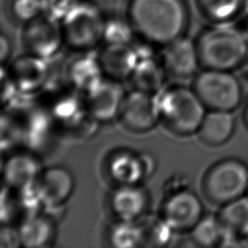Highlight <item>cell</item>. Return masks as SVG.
Listing matches in <instances>:
<instances>
[{
	"mask_svg": "<svg viewBox=\"0 0 248 248\" xmlns=\"http://www.w3.org/2000/svg\"><path fill=\"white\" fill-rule=\"evenodd\" d=\"M123 127L133 133H146L154 129L160 120L157 94L134 89L127 93L119 112Z\"/></svg>",
	"mask_w": 248,
	"mask_h": 248,
	"instance_id": "obj_10",
	"label": "cell"
},
{
	"mask_svg": "<svg viewBox=\"0 0 248 248\" xmlns=\"http://www.w3.org/2000/svg\"><path fill=\"white\" fill-rule=\"evenodd\" d=\"M242 22H243V25L241 26V28L244 30V32L247 34L248 36V12L246 13V15L241 18Z\"/></svg>",
	"mask_w": 248,
	"mask_h": 248,
	"instance_id": "obj_34",
	"label": "cell"
},
{
	"mask_svg": "<svg viewBox=\"0 0 248 248\" xmlns=\"http://www.w3.org/2000/svg\"><path fill=\"white\" fill-rule=\"evenodd\" d=\"M75 1L76 0H41L42 14L61 21Z\"/></svg>",
	"mask_w": 248,
	"mask_h": 248,
	"instance_id": "obj_30",
	"label": "cell"
},
{
	"mask_svg": "<svg viewBox=\"0 0 248 248\" xmlns=\"http://www.w3.org/2000/svg\"><path fill=\"white\" fill-rule=\"evenodd\" d=\"M7 18L16 24H25L42 14L41 0H5Z\"/></svg>",
	"mask_w": 248,
	"mask_h": 248,
	"instance_id": "obj_29",
	"label": "cell"
},
{
	"mask_svg": "<svg viewBox=\"0 0 248 248\" xmlns=\"http://www.w3.org/2000/svg\"><path fill=\"white\" fill-rule=\"evenodd\" d=\"M46 109L54 125L68 132L86 133L87 124L97 122L87 110L84 95L71 87L51 94Z\"/></svg>",
	"mask_w": 248,
	"mask_h": 248,
	"instance_id": "obj_8",
	"label": "cell"
},
{
	"mask_svg": "<svg viewBox=\"0 0 248 248\" xmlns=\"http://www.w3.org/2000/svg\"><path fill=\"white\" fill-rule=\"evenodd\" d=\"M46 60L26 52L11 64L8 73L18 92L31 95L46 87L50 75Z\"/></svg>",
	"mask_w": 248,
	"mask_h": 248,
	"instance_id": "obj_14",
	"label": "cell"
},
{
	"mask_svg": "<svg viewBox=\"0 0 248 248\" xmlns=\"http://www.w3.org/2000/svg\"><path fill=\"white\" fill-rule=\"evenodd\" d=\"M98 59L105 78L120 82L130 78L139 60L133 44H104Z\"/></svg>",
	"mask_w": 248,
	"mask_h": 248,
	"instance_id": "obj_18",
	"label": "cell"
},
{
	"mask_svg": "<svg viewBox=\"0 0 248 248\" xmlns=\"http://www.w3.org/2000/svg\"><path fill=\"white\" fill-rule=\"evenodd\" d=\"M1 247H17L21 246L17 226L2 225L0 232Z\"/></svg>",
	"mask_w": 248,
	"mask_h": 248,
	"instance_id": "obj_31",
	"label": "cell"
},
{
	"mask_svg": "<svg viewBox=\"0 0 248 248\" xmlns=\"http://www.w3.org/2000/svg\"><path fill=\"white\" fill-rule=\"evenodd\" d=\"M242 119H243V123L246 126V128L248 129V103L245 106L244 109H243V113H242Z\"/></svg>",
	"mask_w": 248,
	"mask_h": 248,
	"instance_id": "obj_33",
	"label": "cell"
},
{
	"mask_svg": "<svg viewBox=\"0 0 248 248\" xmlns=\"http://www.w3.org/2000/svg\"><path fill=\"white\" fill-rule=\"evenodd\" d=\"M106 16L89 0H76L61 20L64 43L78 52L91 51L103 43Z\"/></svg>",
	"mask_w": 248,
	"mask_h": 248,
	"instance_id": "obj_4",
	"label": "cell"
},
{
	"mask_svg": "<svg viewBox=\"0 0 248 248\" xmlns=\"http://www.w3.org/2000/svg\"><path fill=\"white\" fill-rule=\"evenodd\" d=\"M35 188L43 207L63 206L74 192L75 179L68 169L52 166L42 170Z\"/></svg>",
	"mask_w": 248,
	"mask_h": 248,
	"instance_id": "obj_15",
	"label": "cell"
},
{
	"mask_svg": "<svg viewBox=\"0 0 248 248\" xmlns=\"http://www.w3.org/2000/svg\"><path fill=\"white\" fill-rule=\"evenodd\" d=\"M157 101L160 120L170 132L180 137L198 133L207 108L193 88L183 85L163 88Z\"/></svg>",
	"mask_w": 248,
	"mask_h": 248,
	"instance_id": "obj_3",
	"label": "cell"
},
{
	"mask_svg": "<svg viewBox=\"0 0 248 248\" xmlns=\"http://www.w3.org/2000/svg\"><path fill=\"white\" fill-rule=\"evenodd\" d=\"M142 235V246L163 247L168 245L174 232L160 215L144 214L138 220Z\"/></svg>",
	"mask_w": 248,
	"mask_h": 248,
	"instance_id": "obj_26",
	"label": "cell"
},
{
	"mask_svg": "<svg viewBox=\"0 0 248 248\" xmlns=\"http://www.w3.org/2000/svg\"><path fill=\"white\" fill-rule=\"evenodd\" d=\"M17 229L20 244L26 248L49 247L55 240V219L44 210L22 221Z\"/></svg>",
	"mask_w": 248,
	"mask_h": 248,
	"instance_id": "obj_20",
	"label": "cell"
},
{
	"mask_svg": "<svg viewBox=\"0 0 248 248\" xmlns=\"http://www.w3.org/2000/svg\"><path fill=\"white\" fill-rule=\"evenodd\" d=\"M161 61L169 76L175 78L193 77L201 61L195 40L182 36L163 46Z\"/></svg>",
	"mask_w": 248,
	"mask_h": 248,
	"instance_id": "obj_13",
	"label": "cell"
},
{
	"mask_svg": "<svg viewBox=\"0 0 248 248\" xmlns=\"http://www.w3.org/2000/svg\"><path fill=\"white\" fill-rule=\"evenodd\" d=\"M203 215L202 200L188 187L168 194L162 203L161 216L174 232H190Z\"/></svg>",
	"mask_w": 248,
	"mask_h": 248,
	"instance_id": "obj_9",
	"label": "cell"
},
{
	"mask_svg": "<svg viewBox=\"0 0 248 248\" xmlns=\"http://www.w3.org/2000/svg\"><path fill=\"white\" fill-rule=\"evenodd\" d=\"M42 170L41 162L32 150L11 153L2 164L4 186L14 189L34 186Z\"/></svg>",
	"mask_w": 248,
	"mask_h": 248,
	"instance_id": "obj_16",
	"label": "cell"
},
{
	"mask_svg": "<svg viewBox=\"0 0 248 248\" xmlns=\"http://www.w3.org/2000/svg\"><path fill=\"white\" fill-rule=\"evenodd\" d=\"M191 241L203 248L223 245L225 233L220 220L214 214H204L189 232Z\"/></svg>",
	"mask_w": 248,
	"mask_h": 248,
	"instance_id": "obj_25",
	"label": "cell"
},
{
	"mask_svg": "<svg viewBox=\"0 0 248 248\" xmlns=\"http://www.w3.org/2000/svg\"><path fill=\"white\" fill-rule=\"evenodd\" d=\"M167 75L162 61L150 56L139 58L129 79L134 89L158 94L164 88Z\"/></svg>",
	"mask_w": 248,
	"mask_h": 248,
	"instance_id": "obj_24",
	"label": "cell"
},
{
	"mask_svg": "<svg viewBox=\"0 0 248 248\" xmlns=\"http://www.w3.org/2000/svg\"><path fill=\"white\" fill-rule=\"evenodd\" d=\"M136 37L135 29L127 16H121L112 15L106 16L103 44H132Z\"/></svg>",
	"mask_w": 248,
	"mask_h": 248,
	"instance_id": "obj_28",
	"label": "cell"
},
{
	"mask_svg": "<svg viewBox=\"0 0 248 248\" xmlns=\"http://www.w3.org/2000/svg\"><path fill=\"white\" fill-rule=\"evenodd\" d=\"M12 53V42L10 38L4 33H1L0 36V61L1 64L4 65L6 61L9 59Z\"/></svg>",
	"mask_w": 248,
	"mask_h": 248,
	"instance_id": "obj_32",
	"label": "cell"
},
{
	"mask_svg": "<svg viewBox=\"0 0 248 248\" xmlns=\"http://www.w3.org/2000/svg\"><path fill=\"white\" fill-rule=\"evenodd\" d=\"M246 242H247V243H248V237H247V239H246Z\"/></svg>",
	"mask_w": 248,
	"mask_h": 248,
	"instance_id": "obj_35",
	"label": "cell"
},
{
	"mask_svg": "<svg viewBox=\"0 0 248 248\" xmlns=\"http://www.w3.org/2000/svg\"><path fill=\"white\" fill-rule=\"evenodd\" d=\"M246 195H247V196H248V189H247V194H246Z\"/></svg>",
	"mask_w": 248,
	"mask_h": 248,
	"instance_id": "obj_36",
	"label": "cell"
},
{
	"mask_svg": "<svg viewBox=\"0 0 248 248\" xmlns=\"http://www.w3.org/2000/svg\"><path fill=\"white\" fill-rule=\"evenodd\" d=\"M148 194L141 185H120L110 193L108 207L115 220L138 221L147 212Z\"/></svg>",
	"mask_w": 248,
	"mask_h": 248,
	"instance_id": "obj_17",
	"label": "cell"
},
{
	"mask_svg": "<svg viewBox=\"0 0 248 248\" xmlns=\"http://www.w3.org/2000/svg\"><path fill=\"white\" fill-rule=\"evenodd\" d=\"M21 42L27 53L44 59L53 57L65 44L61 21L39 15L22 25Z\"/></svg>",
	"mask_w": 248,
	"mask_h": 248,
	"instance_id": "obj_7",
	"label": "cell"
},
{
	"mask_svg": "<svg viewBox=\"0 0 248 248\" xmlns=\"http://www.w3.org/2000/svg\"><path fill=\"white\" fill-rule=\"evenodd\" d=\"M236 128V118L233 111H206L198 131L201 140L211 147L227 143L233 136Z\"/></svg>",
	"mask_w": 248,
	"mask_h": 248,
	"instance_id": "obj_22",
	"label": "cell"
},
{
	"mask_svg": "<svg viewBox=\"0 0 248 248\" xmlns=\"http://www.w3.org/2000/svg\"><path fill=\"white\" fill-rule=\"evenodd\" d=\"M154 168V160L149 154L129 149L115 151L107 164L108 177L116 186L140 185L153 173Z\"/></svg>",
	"mask_w": 248,
	"mask_h": 248,
	"instance_id": "obj_11",
	"label": "cell"
},
{
	"mask_svg": "<svg viewBox=\"0 0 248 248\" xmlns=\"http://www.w3.org/2000/svg\"><path fill=\"white\" fill-rule=\"evenodd\" d=\"M195 42L203 69L232 72L248 62V36L235 23H209Z\"/></svg>",
	"mask_w": 248,
	"mask_h": 248,
	"instance_id": "obj_2",
	"label": "cell"
},
{
	"mask_svg": "<svg viewBox=\"0 0 248 248\" xmlns=\"http://www.w3.org/2000/svg\"><path fill=\"white\" fill-rule=\"evenodd\" d=\"M194 4L208 23H235L248 12V0H194Z\"/></svg>",
	"mask_w": 248,
	"mask_h": 248,
	"instance_id": "obj_23",
	"label": "cell"
},
{
	"mask_svg": "<svg viewBox=\"0 0 248 248\" xmlns=\"http://www.w3.org/2000/svg\"><path fill=\"white\" fill-rule=\"evenodd\" d=\"M223 227L226 242L246 241L248 237V196L245 195L222 206L217 213Z\"/></svg>",
	"mask_w": 248,
	"mask_h": 248,
	"instance_id": "obj_21",
	"label": "cell"
},
{
	"mask_svg": "<svg viewBox=\"0 0 248 248\" xmlns=\"http://www.w3.org/2000/svg\"><path fill=\"white\" fill-rule=\"evenodd\" d=\"M202 189L205 199L219 206L245 196L248 189L247 164L234 157L215 162L205 171Z\"/></svg>",
	"mask_w": 248,
	"mask_h": 248,
	"instance_id": "obj_5",
	"label": "cell"
},
{
	"mask_svg": "<svg viewBox=\"0 0 248 248\" xmlns=\"http://www.w3.org/2000/svg\"><path fill=\"white\" fill-rule=\"evenodd\" d=\"M108 244L116 248L142 246V235L138 221L115 220L108 232Z\"/></svg>",
	"mask_w": 248,
	"mask_h": 248,
	"instance_id": "obj_27",
	"label": "cell"
},
{
	"mask_svg": "<svg viewBox=\"0 0 248 248\" xmlns=\"http://www.w3.org/2000/svg\"><path fill=\"white\" fill-rule=\"evenodd\" d=\"M186 0H128L126 16L138 38L156 46L182 37L190 25Z\"/></svg>",
	"mask_w": 248,
	"mask_h": 248,
	"instance_id": "obj_1",
	"label": "cell"
},
{
	"mask_svg": "<svg viewBox=\"0 0 248 248\" xmlns=\"http://www.w3.org/2000/svg\"><path fill=\"white\" fill-rule=\"evenodd\" d=\"M192 88L209 110H235L243 100V87L232 71L203 69Z\"/></svg>",
	"mask_w": 248,
	"mask_h": 248,
	"instance_id": "obj_6",
	"label": "cell"
},
{
	"mask_svg": "<svg viewBox=\"0 0 248 248\" xmlns=\"http://www.w3.org/2000/svg\"><path fill=\"white\" fill-rule=\"evenodd\" d=\"M89 52H79L65 69V79L69 87L82 95L88 93L105 78L98 55H91Z\"/></svg>",
	"mask_w": 248,
	"mask_h": 248,
	"instance_id": "obj_19",
	"label": "cell"
},
{
	"mask_svg": "<svg viewBox=\"0 0 248 248\" xmlns=\"http://www.w3.org/2000/svg\"><path fill=\"white\" fill-rule=\"evenodd\" d=\"M125 95L120 81L105 78L84 99L91 117L97 122H108L119 116Z\"/></svg>",
	"mask_w": 248,
	"mask_h": 248,
	"instance_id": "obj_12",
	"label": "cell"
}]
</instances>
